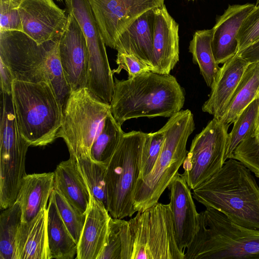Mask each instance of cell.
Returning a JSON list of instances; mask_svg holds the SVG:
<instances>
[{"instance_id":"obj_1","label":"cell","mask_w":259,"mask_h":259,"mask_svg":"<svg viewBox=\"0 0 259 259\" xmlns=\"http://www.w3.org/2000/svg\"><path fill=\"white\" fill-rule=\"evenodd\" d=\"M184 89L175 76L147 71L125 80L114 79L111 112L122 125L139 117H170L181 110Z\"/></svg>"},{"instance_id":"obj_2","label":"cell","mask_w":259,"mask_h":259,"mask_svg":"<svg viewBox=\"0 0 259 259\" xmlns=\"http://www.w3.org/2000/svg\"><path fill=\"white\" fill-rule=\"evenodd\" d=\"M241 162L228 159L213 176L192 190L193 198L238 225L259 230V186Z\"/></svg>"},{"instance_id":"obj_3","label":"cell","mask_w":259,"mask_h":259,"mask_svg":"<svg viewBox=\"0 0 259 259\" xmlns=\"http://www.w3.org/2000/svg\"><path fill=\"white\" fill-rule=\"evenodd\" d=\"M259 259V230L241 226L211 207L199 213L198 230L184 259Z\"/></svg>"},{"instance_id":"obj_4","label":"cell","mask_w":259,"mask_h":259,"mask_svg":"<svg viewBox=\"0 0 259 259\" xmlns=\"http://www.w3.org/2000/svg\"><path fill=\"white\" fill-rule=\"evenodd\" d=\"M12 97L19 130L30 146H45L57 138L63 108L49 83L15 79Z\"/></svg>"},{"instance_id":"obj_5","label":"cell","mask_w":259,"mask_h":259,"mask_svg":"<svg viewBox=\"0 0 259 259\" xmlns=\"http://www.w3.org/2000/svg\"><path fill=\"white\" fill-rule=\"evenodd\" d=\"M164 140L160 154L150 172L138 181L134 194L136 211H142L158 202L163 192L183 165L187 154V140L195 129L189 109L170 117L162 127Z\"/></svg>"},{"instance_id":"obj_6","label":"cell","mask_w":259,"mask_h":259,"mask_svg":"<svg viewBox=\"0 0 259 259\" xmlns=\"http://www.w3.org/2000/svg\"><path fill=\"white\" fill-rule=\"evenodd\" d=\"M146 135L141 131L124 133L107 163V210L113 218L131 217L136 212L134 194Z\"/></svg>"},{"instance_id":"obj_7","label":"cell","mask_w":259,"mask_h":259,"mask_svg":"<svg viewBox=\"0 0 259 259\" xmlns=\"http://www.w3.org/2000/svg\"><path fill=\"white\" fill-rule=\"evenodd\" d=\"M130 259H184L169 203L157 202L127 221Z\"/></svg>"},{"instance_id":"obj_8","label":"cell","mask_w":259,"mask_h":259,"mask_svg":"<svg viewBox=\"0 0 259 259\" xmlns=\"http://www.w3.org/2000/svg\"><path fill=\"white\" fill-rule=\"evenodd\" d=\"M110 112V105L93 96L87 88L72 91L63 110L57 138L64 140L70 155H90L92 144Z\"/></svg>"},{"instance_id":"obj_9","label":"cell","mask_w":259,"mask_h":259,"mask_svg":"<svg viewBox=\"0 0 259 259\" xmlns=\"http://www.w3.org/2000/svg\"><path fill=\"white\" fill-rule=\"evenodd\" d=\"M0 123V207L4 210L16 200L25 171L29 144L18 128L12 95L1 92Z\"/></svg>"},{"instance_id":"obj_10","label":"cell","mask_w":259,"mask_h":259,"mask_svg":"<svg viewBox=\"0 0 259 259\" xmlns=\"http://www.w3.org/2000/svg\"><path fill=\"white\" fill-rule=\"evenodd\" d=\"M60 38L38 44L23 31L0 30V59L15 79L51 85L50 56Z\"/></svg>"},{"instance_id":"obj_11","label":"cell","mask_w":259,"mask_h":259,"mask_svg":"<svg viewBox=\"0 0 259 259\" xmlns=\"http://www.w3.org/2000/svg\"><path fill=\"white\" fill-rule=\"evenodd\" d=\"M230 124L213 118L192 141L181 174L191 190L215 174L225 162Z\"/></svg>"},{"instance_id":"obj_12","label":"cell","mask_w":259,"mask_h":259,"mask_svg":"<svg viewBox=\"0 0 259 259\" xmlns=\"http://www.w3.org/2000/svg\"><path fill=\"white\" fill-rule=\"evenodd\" d=\"M68 12L78 22L85 36L89 54L87 86L104 89L114 83L105 43L88 0H65Z\"/></svg>"},{"instance_id":"obj_13","label":"cell","mask_w":259,"mask_h":259,"mask_svg":"<svg viewBox=\"0 0 259 259\" xmlns=\"http://www.w3.org/2000/svg\"><path fill=\"white\" fill-rule=\"evenodd\" d=\"M106 46L115 49L120 34L147 11L161 7L164 0H88Z\"/></svg>"},{"instance_id":"obj_14","label":"cell","mask_w":259,"mask_h":259,"mask_svg":"<svg viewBox=\"0 0 259 259\" xmlns=\"http://www.w3.org/2000/svg\"><path fill=\"white\" fill-rule=\"evenodd\" d=\"M23 32L38 44L60 39L67 15L53 0H22L19 7Z\"/></svg>"},{"instance_id":"obj_15","label":"cell","mask_w":259,"mask_h":259,"mask_svg":"<svg viewBox=\"0 0 259 259\" xmlns=\"http://www.w3.org/2000/svg\"><path fill=\"white\" fill-rule=\"evenodd\" d=\"M58 50L71 92L86 88L89 64L87 44L78 22L69 13L65 29L59 42Z\"/></svg>"},{"instance_id":"obj_16","label":"cell","mask_w":259,"mask_h":259,"mask_svg":"<svg viewBox=\"0 0 259 259\" xmlns=\"http://www.w3.org/2000/svg\"><path fill=\"white\" fill-rule=\"evenodd\" d=\"M167 188L177 243L185 250L198 231L199 213L196 210L191 189L181 174L177 173Z\"/></svg>"},{"instance_id":"obj_17","label":"cell","mask_w":259,"mask_h":259,"mask_svg":"<svg viewBox=\"0 0 259 259\" xmlns=\"http://www.w3.org/2000/svg\"><path fill=\"white\" fill-rule=\"evenodd\" d=\"M151 71L169 74L179 60V25L165 5L155 8Z\"/></svg>"},{"instance_id":"obj_18","label":"cell","mask_w":259,"mask_h":259,"mask_svg":"<svg viewBox=\"0 0 259 259\" xmlns=\"http://www.w3.org/2000/svg\"><path fill=\"white\" fill-rule=\"evenodd\" d=\"M255 7L250 3L229 5L212 29L211 45L218 64H224L238 52V33L241 24Z\"/></svg>"},{"instance_id":"obj_19","label":"cell","mask_w":259,"mask_h":259,"mask_svg":"<svg viewBox=\"0 0 259 259\" xmlns=\"http://www.w3.org/2000/svg\"><path fill=\"white\" fill-rule=\"evenodd\" d=\"M250 64L238 54H236L223 64L210 88L209 98L202 106L203 112L217 119H221L223 116Z\"/></svg>"},{"instance_id":"obj_20","label":"cell","mask_w":259,"mask_h":259,"mask_svg":"<svg viewBox=\"0 0 259 259\" xmlns=\"http://www.w3.org/2000/svg\"><path fill=\"white\" fill-rule=\"evenodd\" d=\"M111 218L105 206L91 194L76 258L98 259L106 243Z\"/></svg>"},{"instance_id":"obj_21","label":"cell","mask_w":259,"mask_h":259,"mask_svg":"<svg viewBox=\"0 0 259 259\" xmlns=\"http://www.w3.org/2000/svg\"><path fill=\"white\" fill-rule=\"evenodd\" d=\"M154 25L153 9L137 18L120 34L114 49L136 57L147 64L151 71Z\"/></svg>"},{"instance_id":"obj_22","label":"cell","mask_w":259,"mask_h":259,"mask_svg":"<svg viewBox=\"0 0 259 259\" xmlns=\"http://www.w3.org/2000/svg\"><path fill=\"white\" fill-rule=\"evenodd\" d=\"M54 172L26 174L23 178L16 200L22 211V222L34 219L47 204L54 188Z\"/></svg>"},{"instance_id":"obj_23","label":"cell","mask_w":259,"mask_h":259,"mask_svg":"<svg viewBox=\"0 0 259 259\" xmlns=\"http://www.w3.org/2000/svg\"><path fill=\"white\" fill-rule=\"evenodd\" d=\"M54 172V189L59 191L72 204L86 214L91 192L79 168L75 156L58 164Z\"/></svg>"},{"instance_id":"obj_24","label":"cell","mask_w":259,"mask_h":259,"mask_svg":"<svg viewBox=\"0 0 259 259\" xmlns=\"http://www.w3.org/2000/svg\"><path fill=\"white\" fill-rule=\"evenodd\" d=\"M47 208L33 220L21 222L16 241V259H51L47 233Z\"/></svg>"},{"instance_id":"obj_25","label":"cell","mask_w":259,"mask_h":259,"mask_svg":"<svg viewBox=\"0 0 259 259\" xmlns=\"http://www.w3.org/2000/svg\"><path fill=\"white\" fill-rule=\"evenodd\" d=\"M47 233L52 258L72 259L77 244L63 221L51 194L47 206Z\"/></svg>"},{"instance_id":"obj_26","label":"cell","mask_w":259,"mask_h":259,"mask_svg":"<svg viewBox=\"0 0 259 259\" xmlns=\"http://www.w3.org/2000/svg\"><path fill=\"white\" fill-rule=\"evenodd\" d=\"M259 97V62L250 63L239 83L223 115L220 119L228 124L233 123L239 114Z\"/></svg>"},{"instance_id":"obj_27","label":"cell","mask_w":259,"mask_h":259,"mask_svg":"<svg viewBox=\"0 0 259 259\" xmlns=\"http://www.w3.org/2000/svg\"><path fill=\"white\" fill-rule=\"evenodd\" d=\"M211 37V29L196 31L189 47L193 63L198 65L201 75L210 88L220 68L212 53Z\"/></svg>"},{"instance_id":"obj_28","label":"cell","mask_w":259,"mask_h":259,"mask_svg":"<svg viewBox=\"0 0 259 259\" xmlns=\"http://www.w3.org/2000/svg\"><path fill=\"white\" fill-rule=\"evenodd\" d=\"M121 126L110 112L91 146L90 155L93 160L108 163L124 134Z\"/></svg>"},{"instance_id":"obj_29","label":"cell","mask_w":259,"mask_h":259,"mask_svg":"<svg viewBox=\"0 0 259 259\" xmlns=\"http://www.w3.org/2000/svg\"><path fill=\"white\" fill-rule=\"evenodd\" d=\"M21 222V208L16 200L1 214L0 259H16L17 235Z\"/></svg>"},{"instance_id":"obj_30","label":"cell","mask_w":259,"mask_h":259,"mask_svg":"<svg viewBox=\"0 0 259 259\" xmlns=\"http://www.w3.org/2000/svg\"><path fill=\"white\" fill-rule=\"evenodd\" d=\"M259 113V97L239 114L228 134L225 161L231 156L237 146L246 138L253 136Z\"/></svg>"},{"instance_id":"obj_31","label":"cell","mask_w":259,"mask_h":259,"mask_svg":"<svg viewBox=\"0 0 259 259\" xmlns=\"http://www.w3.org/2000/svg\"><path fill=\"white\" fill-rule=\"evenodd\" d=\"M76 158L91 194L107 209L106 179L107 164L95 161L88 154L80 155Z\"/></svg>"},{"instance_id":"obj_32","label":"cell","mask_w":259,"mask_h":259,"mask_svg":"<svg viewBox=\"0 0 259 259\" xmlns=\"http://www.w3.org/2000/svg\"><path fill=\"white\" fill-rule=\"evenodd\" d=\"M127 221L111 217L106 243L98 259H130Z\"/></svg>"},{"instance_id":"obj_33","label":"cell","mask_w":259,"mask_h":259,"mask_svg":"<svg viewBox=\"0 0 259 259\" xmlns=\"http://www.w3.org/2000/svg\"><path fill=\"white\" fill-rule=\"evenodd\" d=\"M52 194L63 221L78 244L85 221L86 214L79 211L57 189L54 188Z\"/></svg>"},{"instance_id":"obj_34","label":"cell","mask_w":259,"mask_h":259,"mask_svg":"<svg viewBox=\"0 0 259 259\" xmlns=\"http://www.w3.org/2000/svg\"><path fill=\"white\" fill-rule=\"evenodd\" d=\"M164 140V131L147 133L143 148L141 165L138 181L143 179L151 171L160 154Z\"/></svg>"},{"instance_id":"obj_35","label":"cell","mask_w":259,"mask_h":259,"mask_svg":"<svg viewBox=\"0 0 259 259\" xmlns=\"http://www.w3.org/2000/svg\"><path fill=\"white\" fill-rule=\"evenodd\" d=\"M230 158L240 161L259 178V142H256L252 136L237 146Z\"/></svg>"},{"instance_id":"obj_36","label":"cell","mask_w":259,"mask_h":259,"mask_svg":"<svg viewBox=\"0 0 259 259\" xmlns=\"http://www.w3.org/2000/svg\"><path fill=\"white\" fill-rule=\"evenodd\" d=\"M237 39V53L259 40V4L255 5L243 21L238 31Z\"/></svg>"},{"instance_id":"obj_37","label":"cell","mask_w":259,"mask_h":259,"mask_svg":"<svg viewBox=\"0 0 259 259\" xmlns=\"http://www.w3.org/2000/svg\"><path fill=\"white\" fill-rule=\"evenodd\" d=\"M22 0H0V30L23 31L19 7Z\"/></svg>"},{"instance_id":"obj_38","label":"cell","mask_w":259,"mask_h":259,"mask_svg":"<svg viewBox=\"0 0 259 259\" xmlns=\"http://www.w3.org/2000/svg\"><path fill=\"white\" fill-rule=\"evenodd\" d=\"M116 63L118 67L112 70L113 73H119L123 69L128 73V78L151 71L150 67L147 64L136 57L125 53L118 52Z\"/></svg>"},{"instance_id":"obj_39","label":"cell","mask_w":259,"mask_h":259,"mask_svg":"<svg viewBox=\"0 0 259 259\" xmlns=\"http://www.w3.org/2000/svg\"><path fill=\"white\" fill-rule=\"evenodd\" d=\"M1 92L12 95L15 78L10 69L0 59Z\"/></svg>"},{"instance_id":"obj_40","label":"cell","mask_w":259,"mask_h":259,"mask_svg":"<svg viewBox=\"0 0 259 259\" xmlns=\"http://www.w3.org/2000/svg\"><path fill=\"white\" fill-rule=\"evenodd\" d=\"M236 54L240 55L250 63L259 62V40Z\"/></svg>"},{"instance_id":"obj_41","label":"cell","mask_w":259,"mask_h":259,"mask_svg":"<svg viewBox=\"0 0 259 259\" xmlns=\"http://www.w3.org/2000/svg\"><path fill=\"white\" fill-rule=\"evenodd\" d=\"M252 138L256 142H259V113L257 119L254 134Z\"/></svg>"},{"instance_id":"obj_42","label":"cell","mask_w":259,"mask_h":259,"mask_svg":"<svg viewBox=\"0 0 259 259\" xmlns=\"http://www.w3.org/2000/svg\"><path fill=\"white\" fill-rule=\"evenodd\" d=\"M258 4H259V0H257L255 5H258Z\"/></svg>"},{"instance_id":"obj_43","label":"cell","mask_w":259,"mask_h":259,"mask_svg":"<svg viewBox=\"0 0 259 259\" xmlns=\"http://www.w3.org/2000/svg\"><path fill=\"white\" fill-rule=\"evenodd\" d=\"M57 1H62V0H57Z\"/></svg>"},{"instance_id":"obj_44","label":"cell","mask_w":259,"mask_h":259,"mask_svg":"<svg viewBox=\"0 0 259 259\" xmlns=\"http://www.w3.org/2000/svg\"><path fill=\"white\" fill-rule=\"evenodd\" d=\"M188 1H191V0H188ZM191 1H194V0H191Z\"/></svg>"}]
</instances>
